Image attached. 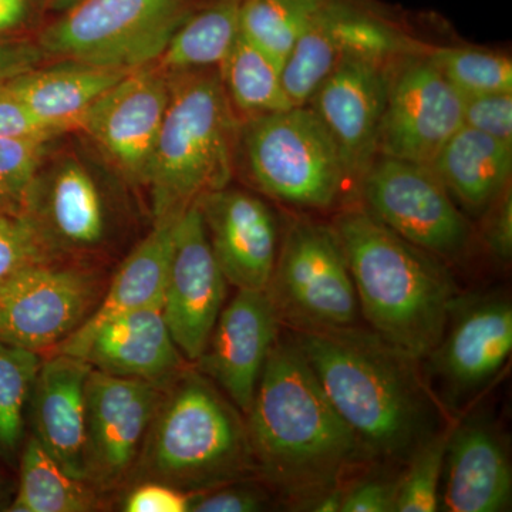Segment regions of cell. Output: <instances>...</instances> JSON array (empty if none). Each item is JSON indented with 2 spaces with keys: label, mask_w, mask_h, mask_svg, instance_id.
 I'll return each instance as SVG.
<instances>
[{
  "label": "cell",
  "mask_w": 512,
  "mask_h": 512,
  "mask_svg": "<svg viewBox=\"0 0 512 512\" xmlns=\"http://www.w3.org/2000/svg\"><path fill=\"white\" fill-rule=\"evenodd\" d=\"M245 423L258 477L301 507L369 458L292 335L276 338Z\"/></svg>",
  "instance_id": "6da1fadb"
},
{
  "label": "cell",
  "mask_w": 512,
  "mask_h": 512,
  "mask_svg": "<svg viewBox=\"0 0 512 512\" xmlns=\"http://www.w3.org/2000/svg\"><path fill=\"white\" fill-rule=\"evenodd\" d=\"M292 336L367 457L403 463L441 430L416 357L357 326Z\"/></svg>",
  "instance_id": "7a4b0ae2"
},
{
  "label": "cell",
  "mask_w": 512,
  "mask_h": 512,
  "mask_svg": "<svg viewBox=\"0 0 512 512\" xmlns=\"http://www.w3.org/2000/svg\"><path fill=\"white\" fill-rule=\"evenodd\" d=\"M348 261L360 315L372 332L417 360L436 348L458 301L443 259L377 220L363 205L332 224Z\"/></svg>",
  "instance_id": "3957f363"
},
{
  "label": "cell",
  "mask_w": 512,
  "mask_h": 512,
  "mask_svg": "<svg viewBox=\"0 0 512 512\" xmlns=\"http://www.w3.org/2000/svg\"><path fill=\"white\" fill-rule=\"evenodd\" d=\"M254 477L244 414L188 366L164 387L128 484L158 481L198 494Z\"/></svg>",
  "instance_id": "277c9868"
},
{
  "label": "cell",
  "mask_w": 512,
  "mask_h": 512,
  "mask_svg": "<svg viewBox=\"0 0 512 512\" xmlns=\"http://www.w3.org/2000/svg\"><path fill=\"white\" fill-rule=\"evenodd\" d=\"M170 74L146 187L153 221L173 220L234 173L238 123L218 70Z\"/></svg>",
  "instance_id": "5b68a950"
},
{
  "label": "cell",
  "mask_w": 512,
  "mask_h": 512,
  "mask_svg": "<svg viewBox=\"0 0 512 512\" xmlns=\"http://www.w3.org/2000/svg\"><path fill=\"white\" fill-rule=\"evenodd\" d=\"M237 148L258 190L293 207L328 210L349 184L335 141L309 106L248 117Z\"/></svg>",
  "instance_id": "8992f818"
},
{
  "label": "cell",
  "mask_w": 512,
  "mask_h": 512,
  "mask_svg": "<svg viewBox=\"0 0 512 512\" xmlns=\"http://www.w3.org/2000/svg\"><path fill=\"white\" fill-rule=\"evenodd\" d=\"M190 15L188 0H80L37 45L45 55L131 72L156 63Z\"/></svg>",
  "instance_id": "52a82bcc"
},
{
  "label": "cell",
  "mask_w": 512,
  "mask_h": 512,
  "mask_svg": "<svg viewBox=\"0 0 512 512\" xmlns=\"http://www.w3.org/2000/svg\"><path fill=\"white\" fill-rule=\"evenodd\" d=\"M265 293L279 323L293 332L349 328L360 316L335 229L308 218L286 229Z\"/></svg>",
  "instance_id": "ba28073f"
},
{
  "label": "cell",
  "mask_w": 512,
  "mask_h": 512,
  "mask_svg": "<svg viewBox=\"0 0 512 512\" xmlns=\"http://www.w3.org/2000/svg\"><path fill=\"white\" fill-rule=\"evenodd\" d=\"M60 261L99 255L117 231V204L101 175L80 154L46 157L22 214Z\"/></svg>",
  "instance_id": "9c48e42d"
},
{
  "label": "cell",
  "mask_w": 512,
  "mask_h": 512,
  "mask_svg": "<svg viewBox=\"0 0 512 512\" xmlns=\"http://www.w3.org/2000/svg\"><path fill=\"white\" fill-rule=\"evenodd\" d=\"M359 191L370 214L416 247L443 261L467 251L470 222L431 165L377 154Z\"/></svg>",
  "instance_id": "30bf717a"
},
{
  "label": "cell",
  "mask_w": 512,
  "mask_h": 512,
  "mask_svg": "<svg viewBox=\"0 0 512 512\" xmlns=\"http://www.w3.org/2000/svg\"><path fill=\"white\" fill-rule=\"evenodd\" d=\"M107 282L83 262L26 269L0 288V340L49 355L93 315Z\"/></svg>",
  "instance_id": "8fae6325"
},
{
  "label": "cell",
  "mask_w": 512,
  "mask_h": 512,
  "mask_svg": "<svg viewBox=\"0 0 512 512\" xmlns=\"http://www.w3.org/2000/svg\"><path fill=\"white\" fill-rule=\"evenodd\" d=\"M512 350V306L503 293L458 298L443 336L423 359L431 394L461 407L493 382Z\"/></svg>",
  "instance_id": "7c38bea8"
},
{
  "label": "cell",
  "mask_w": 512,
  "mask_h": 512,
  "mask_svg": "<svg viewBox=\"0 0 512 512\" xmlns=\"http://www.w3.org/2000/svg\"><path fill=\"white\" fill-rule=\"evenodd\" d=\"M429 49L389 67L379 154L431 165L464 126V97L431 62Z\"/></svg>",
  "instance_id": "4fadbf2b"
},
{
  "label": "cell",
  "mask_w": 512,
  "mask_h": 512,
  "mask_svg": "<svg viewBox=\"0 0 512 512\" xmlns=\"http://www.w3.org/2000/svg\"><path fill=\"white\" fill-rule=\"evenodd\" d=\"M163 387L90 372L86 387V480L106 495L127 487Z\"/></svg>",
  "instance_id": "5bb4252c"
},
{
  "label": "cell",
  "mask_w": 512,
  "mask_h": 512,
  "mask_svg": "<svg viewBox=\"0 0 512 512\" xmlns=\"http://www.w3.org/2000/svg\"><path fill=\"white\" fill-rule=\"evenodd\" d=\"M168 101L170 74L158 64H147L128 72L94 100L77 128L126 183L146 187Z\"/></svg>",
  "instance_id": "9a60e30c"
},
{
  "label": "cell",
  "mask_w": 512,
  "mask_h": 512,
  "mask_svg": "<svg viewBox=\"0 0 512 512\" xmlns=\"http://www.w3.org/2000/svg\"><path fill=\"white\" fill-rule=\"evenodd\" d=\"M228 281L214 251L198 202L175 220L161 311L185 360L200 359L227 299Z\"/></svg>",
  "instance_id": "2e32d148"
},
{
  "label": "cell",
  "mask_w": 512,
  "mask_h": 512,
  "mask_svg": "<svg viewBox=\"0 0 512 512\" xmlns=\"http://www.w3.org/2000/svg\"><path fill=\"white\" fill-rule=\"evenodd\" d=\"M387 86V67L342 56L309 101L338 147L349 183L359 185L379 154Z\"/></svg>",
  "instance_id": "e0dca14e"
},
{
  "label": "cell",
  "mask_w": 512,
  "mask_h": 512,
  "mask_svg": "<svg viewBox=\"0 0 512 512\" xmlns=\"http://www.w3.org/2000/svg\"><path fill=\"white\" fill-rule=\"evenodd\" d=\"M279 328L281 323L265 291L238 289L222 308L207 348L194 363L244 416Z\"/></svg>",
  "instance_id": "ac0fdd59"
},
{
  "label": "cell",
  "mask_w": 512,
  "mask_h": 512,
  "mask_svg": "<svg viewBox=\"0 0 512 512\" xmlns=\"http://www.w3.org/2000/svg\"><path fill=\"white\" fill-rule=\"evenodd\" d=\"M197 202L228 284L265 291L281 245L274 210L252 192L228 185L202 195Z\"/></svg>",
  "instance_id": "d6986e66"
},
{
  "label": "cell",
  "mask_w": 512,
  "mask_h": 512,
  "mask_svg": "<svg viewBox=\"0 0 512 512\" xmlns=\"http://www.w3.org/2000/svg\"><path fill=\"white\" fill-rule=\"evenodd\" d=\"M66 355L79 357L106 375L163 389L191 366L175 345L161 306L109 320Z\"/></svg>",
  "instance_id": "ffe728a7"
},
{
  "label": "cell",
  "mask_w": 512,
  "mask_h": 512,
  "mask_svg": "<svg viewBox=\"0 0 512 512\" xmlns=\"http://www.w3.org/2000/svg\"><path fill=\"white\" fill-rule=\"evenodd\" d=\"M90 372L92 366L79 357H43L28 406L30 436L67 473L82 480H86V387Z\"/></svg>",
  "instance_id": "44dd1931"
},
{
  "label": "cell",
  "mask_w": 512,
  "mask_h": 512,
  "mask_svg": "<svg viewBox=\"0 0 512 512\" xmlns=\"http://www.w3.org/2000/svg\"><path fill=\"white\" fill-rule=\"evenodd\" d=\"M440 507L448 512L507 511L512 473L507 451L483 417L451 427L444 456Z\"/></svg>",
  "instance_id": "7402d4cb"
},
{
  "label": "cell",
  "mask_w": 512,
  "mask_h": 512,
  "mask_svg": "<svg viewBox=\"0 0 512 512\" xmlns=\"http://www.w3.org/2000/svg\"><path fill=\"white\" fill-rule=\"evenodd\" d=\"M177 218L153 222L150 234L128 254L116 274L107 282L106 292L93 315L49 355H66L111 319L150 306L163 305Z\"/></svg>",
  "instance_id": "603a6c76"
},
{
  "label": "cell",
  "mask_w": 512,
  "mask_h": 512,
  "mask_svg": "<svg viewBox=\"0 0 512 512\" xmlns=\"http://www.w3.org/2000/svg\"><path fill=\"white\" fill-rule=\"evenodd\" d=\"M127 73L69 60L46 69L35 67L0 87V92L66 133L77 128L84 111Z\"/></svg>",
  "instance_id": "cb8c5ba5"
},
{
  "label": "cell",
  "mask_w": 512,
  "mask_h": 512,
  "mask_svg": "<svg viewBox=\"0 0 512 512\" xmlns=\"http://www.w3.org/2000/svg\"><path fill=\"white\" fill-rule=\"evenodd\" d=\"M458 207L485 214L511 185L512 146L463 126L431 163Z\"/></svg>",
  "instance_id": "d4e9b609"
},
{
  "label": "cell",
  "mask_w": 512,
  "mask_h": 512,
  "mask_svg": "<svg viewBox=\"0 0 512 512\" xmlns=\"http://www.w3.org/2000/svg\"><path fill=\"white\" fill-rule=\"evenodd\" d=\"M103 497L89 481L67 473L35 437H26L19 454L18 491L8 511H97Z\"/></svg>",
  "instance_id": "484cf974"
},
{
  "label": "cell",
  "mask_w": 512,
  "mask_h": 512,
  "mask_svg": "<svg viewBox=\"0 0 512 512\" xmlns=\"http://www.w3.org/2000/svg\"><path fill=\"white\" fill-rule=\"evenodd\" d=\"M340 55L379 64H392L429 47L410 36L366 0H325Z\"/></svg>",
  "instance_id": "4316f807"
},
{
  "label": "cell",
  "mask_w": 512,
  "mask_h": 512,
  "mask_svg": "<svg viewBox=\"0 0 512 512\" xmlns=\"http://www.w3.org/2000/svg\"><path fill=\"white\" fill-rule=\"evenodd\" d=\"M242 0H215L188 16L157 60L167 73L212 69L224 62L239 35Z\"/></svg>",
  "instance_id": "83f0119b"
},
{
  "label": "cell",
  "mask_w": 512,
  "mask_h": 512,
  "mask_svg": "<svg viewBox=\"0 0 512 512\" xmlns=\"http://www.w3.org/2000/svg\"><path fill=\"white\" fill-rule=\"evenodd\" d=\"M218 73L232 109L245 119L293 107L282 84L281 69L241 32Z\"/></svg>",
  "instance_id": "f1b7e54d"
},
{
  "label": "cell",
  "mask_w": 512,
  "mask_h": 512,
  "mask_svg": "<svg viewBox=\"0 0 512 512\" xmlns=\"http://www.w3.org/2000/svg\"><path fill=\"white\" fill-rule=\"evenodd\" d=\"M340 59L342 55L323 2L281 67L282 84L293 106H308Z\"/></svg>",
  "instance_id": "f546056e"
},
{
  "label": "cell",
  "mask_w": 512,
  "mask_h": 512,
  "mask_svg": "<svg viewBox=\"0 0 512 512\" xmlns=\"http://www.w3.org/2000/svg\"><path fill=\"white\" fill-rule=\"evenodd\" d=\"M325 0H242L239 32L281 69Z\"/></svg>",
  "instance_id": "4dcf8cb0"
},
{
  "label": "cell",
  "mask_w": 512,
  "mask_h": 512,
  "mask_svg": "<svg viewBox=\"0 0 512 512\" xmlns=\"http://www.w3.org/2000/svg\"><path fill=\"white\" fill-rule=\"evenodd\" d=\"M43 357L0 340V457L9 463L25 443L30 394Z\"/></svg>",
  "instance_id": "1f68e13d"
},
{
  "label": "cell",
  "mask_w": 512,
  "mask_h": 512,
  "mask_svg": "<svg viewBox=\"0 0 512 512\" xmlns=\"http://www.w3.org/2000/svg\"><path fill=\"white\" fill-rule=\"evenodd\" d=\"M427 53L463 97L512 92L510 57L467 47H436Z\"/></svg>",
  "instance_id": "d6a6232c"
},
{
  "label": "cell",
  "mask_w": 512,
  "mask_h": 512,
  "mask_svg": "<svg viewBox=\"0 0 512 512\" xmlns=\"http://www.w3.org/2000/svg\"><path fill=\"white\" fill-rule=\"evenodd\" d=\"M450 429H441L421 443L406 461L399 480L396 512L440 510V487Z\"/></svg>",
  "instance_id": "836d02e7"
},
{
  "label": "cell",
  "mask_w": 512,
  "mask_h": 512,
  "mask_svg": "<svg viewBox=\"0 0 512 512\" xmlns=\"http://www.w3.org/2000/svg\"><path fill=\"white\" fill-rule=\"evenodd\" d=\"M56 137H0V211L22 214L37 171Z\"/></svg>",
  "instance_id": "e575fe53"
},
{
  "label": "cell",
  "mask_w": 512,
  "mask_h": 512,
  "mask_svg": "<svg viewBox=\"0 0 512 512\" xmlns=\"http://www.w3.org/2000/svg\"><path fill=\"white\" fill-rule=\"evenodd\" d=\"M60 261L23 215L0 211V288L26 269Z\"/></svg>",
  "instance_id": "d590c367"
},
{
  "label": "cell",
  "mask_w": 512,
  "mask_h": 512,
  "mask_svg": "<svg viewBox=\"0 0 512 512\" xmlns=\"http://www.w3.org/2000/svg\"><path fill=\"white\" fill-rule=\"evenodd\" d=\"M463 123L512 146V92L464 97Z\"/></svg>",
  "instance_id": "8d00e7d4"
},
{
  "label": "cell",
  "mask_w": 512,
  "mask_h": 512,
  "mask_svg": "<svg viewBox=\"0 0 512 512\" xmlns=\"http://www.w3.org/2000/svg\"><path fill=\"white\" fill-rule=\"evenodd\" d=\"M249 480L222 485L214 490L192 494V512H255L269 510L271 501L262 488Z\"/></svg>",
  "instance_id": "74e56055"
},
{
  "label": "cell",
  "mask_w": 512,
  "mask_h": 512,
  "mask_svg": "<svg viewBox=\"0 0 512 512\" xmlns=\"http://www.w3.org/2000/svg\"><path fill=\"white\" fill-rule=\"evenodd\" d=\"M399 477L370 474L343 490L340 512H396Z\"/></svg>",
  "instance_id": "f35d334b"
},
{
  "label": "cell",
  "mask_w": 512,
  "mask_h": 512,
  "mask_svg": "<svg viewBox=\"0 0 512 512\" xmlns=\"http://www.w3.org/2000/svg\"><path fill=\"white\" fill-rule=\"evenodd\" d=\"M192 494L158 483V481H140L131 484L124 495L121 510L126 512H188Z\"/></svg>",
  "instance_id": "ab89813d"
},
{
  "label": "cell",
  "mask_w": 512,
  "mask_h": 512,
  "mask_svg": "<svg viewBox=\"0 0 512 512\" xmlns=\"http://www.w3.org/2000/svg\"><path fill=\"white\" fill-rule=\"evenodd\" d=\"M63 133L39 119L18 100L0 92V137H59Z\"/></svg>",
  "instance_id": "60d3db41"
},
{
  "label": "cell",
  "mask_w": 512,
  "mask_h": 512,
  "mask_svg": "<svg viewBox=\"0 0 512 512\" xmlns=\"http://www.w3.org/2000/svg\"><path fill=\"white\" fill-rule=\"evenodd\" d=\"M484 239L488 251L498 261L510 262L512 256V192L511 185L485 211Z\"/></svg>",
  "instance_id": "b9f144b4"
},
{
  "label": "cell",
  "mask_w": 512,
  "mask_h": 512,
  "mask_svg": "<svg viewBox=\"0 0 512 512\" xmlns=\"http://www.w3.org/2000/svg\"><path fill=\"white\" fill-rule=\"evenodd\" d=\"M42 47L25 40H0V87L35 69L45 57Z\"/></svg>",
  "instance_id": "7bdbcfd3"
},
{
  "label": "cell",
  "mask_w": 512,
  "mask_h": 512,
  "mask_svg": "<svg viewBox=\"0 0 512 512\" xmlns=\"http://www.w3.org/2000/svg\"><path fill=\"white\" fill-rule=\"evenodd\" d=\"M30 0H0V36L16 32L28 23Z\"/></svg>",
  "instance_id": "ee69618b"
},
{
  "label": "cell",
  "mask_w": 512,
  "mask_h": 512,
  "mask_svg": "<svg viewBox=\"0 0 512 512\" xmlns=\"http://www.w3.org/2000/svg\"><path fill=\"white\" fill-rule=\"evenodd\" d=\"M79 2L80 0H46V3L50 6V8L64 10V12Z\"/></svg>",
  "instance_id": "f6af8a7d"
},
{
  "label": "cell",
  "mask_w": 512,
  "mask_h": 512,
  "mask_svg": "<svg viewBox=\"0 0 512 512\" xmlns=\"http://www.w3.org/2000/svg\"><path fill=\"white\" fill-rule=\"evenodd\" d=\"M2 488H3V476H2V471H0V493H2Z\"/></svg>",
  "instance_id": "bcb514c9"
}]
</instances>
